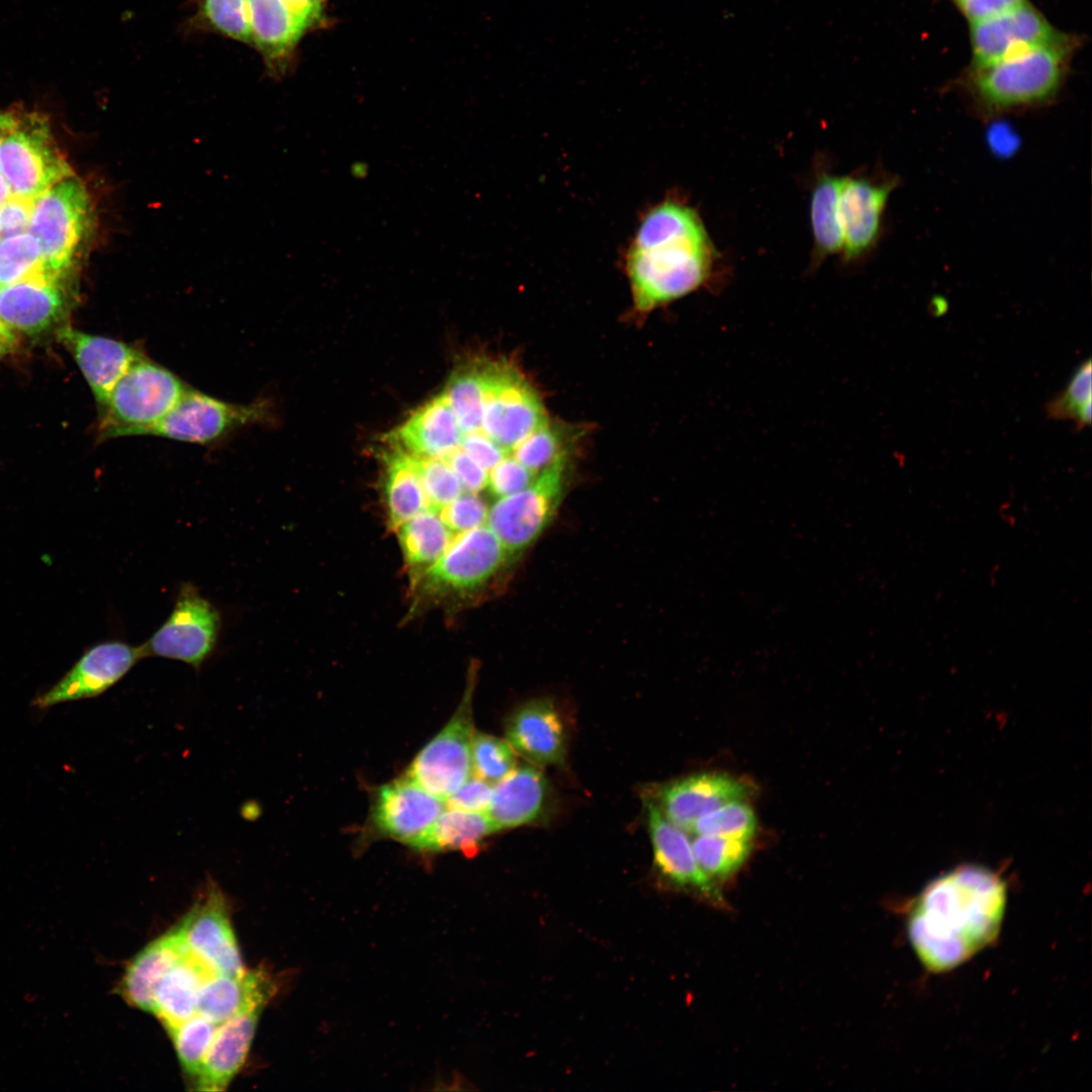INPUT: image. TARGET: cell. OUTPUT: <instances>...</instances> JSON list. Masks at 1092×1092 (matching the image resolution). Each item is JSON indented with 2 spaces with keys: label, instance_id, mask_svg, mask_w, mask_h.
Returning <instances> with one entry per match:
<instances>
[{
  "label": "cell",
  "instance_id": "1",
  "mask_svg": "<svg viewBox=\"0 0 1092 1092\" xmlns=\"http://www.w3.org/2000/svg\"><path fill=\"white\" fill-rule=\"evenodd\" d=\"M1006 888L993 872L962 866L932 881L908 918V935L923 966L949 971L990 944L998 935Z\"/></svg>",
  "mask_w": 1092,
  "mask_h": 1092
},
{
  "label": "cell",
  "instance_id": "2",
  "mask_svg": "<svg viewBox=\"0 0 1092 1092\" xmlns=\"http://www.w3.org/2000/svg\"><path fill=\"white\" fill-rule=\"evenodd\" d=\"M714 258L693 207L673 197L656 203L641 218L624 256L634 308L648 313L699 289L712 274Z\"/></svg>",
  "mask_w": 1092,
  "mask_h": 1092
},
{
  "label": "cell",
  "instance_id": "3",
  "mask_svg": "<svg viewBox=\"0 0 1092 1092\" xmlns=\"http://www.w3.org/2000/svg\"><path fill=\"white\" fill-rule=\"evenodd\" d=\"M0 172L12 195L28 199L75 176L54 139L48 117L17 108L0 110Z\"/></svg>",
  "mask_w": 1092,
  "mask_h": 1092
},
{
  "label": "cell",
  "instance_id": "4",
  "mask_svg": "<svg viewBox=\"0 0 1092 1092\" xmlns=\"http://www.w3.org/2000/svg\"><path fill=\"white\" fill-rule=\"evenodd\" d=\"M1069 40L1060 37L976 68L975 89L992 109L1030 105L1050 98L1062 81Z\"/></svg>",
  "mask_w": 1092,
  "mask_h": 1092
},
{
  "label": "cell",
  "instance_id": "5",
  "mask_svg": "<svg viewBox=\"0 0 1092 1092\" xmlns=\"http://www.w3.org/2000/svg\"><path fill=\"white\" fill-rule=\"evenodd\" d=\"M188 387L175 373L143 356L119 379L102 407L100 437L143 436L174 408Z\"/></svg>",
  "mask_w": 1092,
  "mask_h": 1092
},
{
  "label": "cell",
  "instance_id": "6",
  "mask_svg": "<svg viewBox=\"0 0 1092 1092\" xmlns=\"http://www.w3.org/2000/svg\"><path fill=\"white\" fill-rule=\"evenodd\" d=\"M92 210L89 192L75 176L34 199L28 233L39 246L47 273L60 278L73 266L91 229Z\"/></svg>",
  "mask_w": 1092,
  "mask_h": 1092
},
{
  "label": "cell",
  "instance_id": "7",
  "mask_svg": "<svg viewBox=\"0 0 1092 1092\" xmlns=\"http://www.w3.org/2000/svg\"><path fill=\"white\" fill-rule=\"evenodd\" d=\"M484 404L480 430L512 456L533 432L549 423L542 400L513 364L483 361Z\"/></svg>",
  "mask_w": 1092,
  "mask_h": 1092
},
{
  "label": "cell",
  "instance_id": "8",
  "mask_svg": "<svg viewBox=\"0 0 1092 1092\" xmlns=\"http://www.w3.org/2000/svg\"><path fill=\"white\" fill-rule=\"evenodd\" d=\"M221 629L218 610L191 582H183L167 620L142 645L143 656L179 660L199 670Z\"/></svg>",
  "mask_w": 1092,
  "mask_h": 1092
},
{
  "label": "cell",
  "instance_id": "9",
  "mask_svg": "<svg viewBox=\"0 0 1092 1092\" xmlns=\"http://www.w3.org/2000/svg\"><path fill=\"white\" fill-rule=\"evenodd\" d=\"M566 455L544 468L525 489L497 500L487 526L510 555L532 545L553 519L564 486Z\"/></svg>",
  "mask_w": 1092,
  "mask_h": 1092
},
{
  "label": "cell",
  "instance_id": "10",
  "mask_svg": "<svg viewBox=\"0 0 1092 1092\" xmlns=\"http://www.w3.org/2000/svg\"><path fill=\"white\" fill-rule=\"evenodd\" d=\"M269 404L256 399L234 403L188 387L174 408L143 436L208 445L235 431L268 421Z\"/></svg>",
  "mask_w": 1092,
  "mask_h": 1092
},
{
  "label": "cell",
  "instance_id": "11",
  "mask_svg": "<svg viewBox=\"0 0 1092 1092\" xmlns=\"http://www.w3.org/2000/svg\"><path fill=\"white\" fill-rule=\"evenodd\" d=\"M470 672L463 698L445 727L416 755L406 776L431 794L446 800L471 775L472 698Z\"/></svg>",
  "mask_w": 1092,
  "mask_h": 1092
},
{
  "label": "cell",
  "instance_id": "12",
  "mask_svg": "<svg viewBox=\"0 0 1092 1092\" xmlns=\"http://www.w3.org/2000/svg\"><path fill=\"white\" fill-rule=\"evenodd\" d=\"M510 556L494 533L483 525L459 534L415 581L425 596L469 593L493 578Z\"/></svg>",
  "mask_w": 1092,
  "mask_h": 1092
},
{
  "label": "cell",
  "instance_id": "13",
  "mask_svg": "<svg viewBox=\"0 0 1092 1092\" xmlns=\"http://www.w3.org/2000/svg\"><path fill=\"white\" fill-rule=\"evenodd\" d=\"M174 929L186 949L213 974L241 977L246 973L226 899L214 883H208L206 891Z\"/></svg>",
  "mask_w": 1092,
  "mask_h": 1092
},
{
  "label": "cell",
  "instance_id": "14",
  "mask_svg": "<svg viewBox=\"0 0 1092 1092\" xmlns=\"http://www.w3.org/2000/svg\"><path fill=\"white\" fill-rule=\"evenodd\" d=\"M445 808V800L404 775L378 789L370 820L379 836L400 841L415 849Z\"/></svg>",
  "mask_w": 1092,
  "mask_h": 1092
},
{
  "label": "cell",
  "instance_id": "15",
  "mask_svg": "<svg viewBox=\"0 0 1092 1092\" xmlns=\"http://www.w3.org/2000/svg\"><path fill=\"white\" fill-rule=\"evenodd\" d=\"M142 658L140 646L118 640L99 643L88 649L56 685L36 696L32 705L48 709L64 702L97 697L119 681Z\"/></svg>",
  "mask_w": 1092,
  "mask_h": 1092
},
{
  "label": "cell",
  "instance_id": "16",
  "mask_svg": "<svg viewBox=\"0 0 1092 1092\" xmlns=\"http://www.w3.org/2000/svg\"><path fill=\"white\" fill-rule=\"evenodd\" d=\"M752 793L753 786L742 778L704 771L659 786L652 801L670 822L685 831H692L697 820L705 814L728 802L746 800Z\"/></svg>",
  "mask_w": 1092,
  "mask_h": 1092
},
{
  "label": "cell",
  "instance_id": "17",
  "mask_svg": "<svg viewBox=\"0 0 1092 1092\" xmlns=\"http://www.w3.org/2000/svg\"><path fill=\"white\" fill-rule=\"evenodd\" d=\"M644 806L657 872L671 886L722 906V893L699 867L685 830L670 822L651 798L644 799Z\"/></svg>",
  "mask_w": 1092,
  "mask_h": 1092
},
{
  "label": "cell",
  "instance_id": "18",
  "mask_svg": "<svg viewBox=\"0 0 1092 1092\" xmlns=\"http://www.w3.org/2000/svg\"><path fill=\"white\" fill-rule=\"evenodd\" d=\"M1062 34L1026 1L996 16L971 22L976 68L1052 41Z\"/></svg>",
  "mask_w": 1092,
  "mask_h": 1092
},
{
  "label": "cell",
  "instance_id": "19",
  "mask_svg": "<svg viewBox=\"0 0 1092 1092\" xmlns=\"http://www.w3.org/2000/svg\"><path fill=\"white\" fill-rule=\"evenodd\" d=\"M510 745L532 764L560 765L566 755V725L549 699H535L518 706L505 723Z\"/></svg>",
  "mask_w": 1092,
  "mask_h": 1092
},
{
  "label": "cell",
  "instance_id": "20",
  "mask_svg": "<svg viewBox=\"0 0 1092 1092\" xmlns=\"http://www.w3.org/2000/svg\"><path fill=\"white\" fill-rule=\"evenodd\" d=\"M59 339L72 351L98 404L104 407L119 379L145 354L130 344L80 332L59 330Z\"/></svg>",
  "mask_w": 1092,
  "mask_h": 1092
},
{
  "label": "cell",
  "instance_id": "21",
  "mask_svg": "<svg viewBox=\"0 0 1092 1092\" xmlns=\"http://www.w3.org/2000/svg\"><path fill=\"white\" fill-rule=\"evenodd\" d=\"M269 1001L267 998L253 1000L217 1025L195 1082L197 1090L221 1091L226 1088L245 1062L260 1015Z\"/></svg>",
  "mask_w": 1092,
  "mask_h": 1092
},
{
  "label": "cell",
  "instance_id": "22",
  "mask_svg": "<svg viewBox=\"0 0 1092 1092\" xmlns=\"http://www.w3.org/2000/svg\"><path fill=\"white\" fill-rule=\"evenodd\" d=\"M892 186L891 183H875L867 178H843L838 211L841 252L846 260L861 256L876 243Z\"/></svg>",
  "mask_w": 1092,
  "mask_h": 1092
},
{
  "label": "cell",
  "instance_id": "23",
  "mask_svg": "<svg viewBox=\"0 0 1092 1092\" xmlns=\"http://www.w3.org/2000/svg\"><path fill=\"white\" fill-rule=\"evenodd\" d=\"M460 429L445 391L417 408L387 436V443L424 458H446L461 446Z\"/></svg>",
  "mask_w": 1092,
  "mask_h": 1092
},
{
  "label": "cell",
  "instance_id": "24",
  "mask_svg": "<svg viewBox=\"0 0 1092 1092\" xmlns=\"http://www.w3.org/2000/svg\"><path fill=\"white\" fill-rule=\"evenodd\" d=\"M496 783L486 813L497 830L533 824L547 813L550 786L534 764L515 767Z\"/></svg>",
  "mask_w": 1092,
  "mask_h": 1092
},
{
  "label": "cell",
  "instance_id": "25",
  "mask_svg": "<svg viewBox=\"0 0 1092 1092\" xmlns=\"http://www.w3.org/2000/svg\"><path fill=\"white\" fill-rule=\"evenodd\" d=\"M59 279L44 274L0 287V321L30 335L49 329L64 312Z\"/></svg>",
  "mask_w": 1092,
  "mask_h": 1092
},
{
  "label": "cell",
  "instance_id": "26",
  "mask_svg": "<svg viewBox=\"0 0 1092 1092\" xmlns=\"http://www.w3.org/2000/svg\"><path fill=\"white\" fill-rule=\"evenodd\" d=\"M251 42L269 69L281 74L308 25L295 15L284 0H248Z\"/></svg>",
  "mask_w": 1092,
  "mask_h": 1092
},
{
  "label": "cell",
  "instance_id": "27",
  "mask_svg": "<svg viewBox=\"0 0 1092 1092\" xmlns=\"http://www.w3.org/2000/svg\"><path fill=\"white\" fill-rule=\"evenodd\" d=\"M186 951L174 928L153 940L126 968L118 986L122 998L131 1006L152 1012L159 983Z\"/></svg>",
  "mask_w": 1092,
  "mask_h": 1092
},
{
  "label": "cell",
  "instance_id": "28",
  "mask_svg": "<svg viewBox=\"0 0 1092 1092\" xmlns=\"http://www.w3.org/2000/svg\"><path fill=\"white\" fill-rule=\"evenodd\" d=\"M277 989L276 980L264 970L246 972L241 977L213 974L199 990L196 1013L218 1025L251 1001L271 999Z\"/></svg>",
  "mask_w": 1092,
  "mask_h": 1092
},
{
  "label": "cell",
  "instance_id": "29",
  "mask_svg": "<svg viewBox=\"0 0 1092 1092\" xmlns=\"http://www.w3.org/2000/svg\"><path fill=\"white\" fill-rule=\"evenodd\" d=\"M213 973L188 950L159 983L152 1013L170 1030L196 1014L199 990Z\"/></svg>",
  "mask_w": 1092,
  "mask_h": 1092
},
{
  "label": "cell",
  "instance_id": "30",
  "mask_svg": "<svg viewBox=\"0 0 1092 1092\" xmlns=\"http://www.w3.org/2000/svg\"><path fill=\"white\" fill-rule=\"evenodd\" d=\"M384 499L388 527L401 524L430 508L418 471L417 457L390 446L384 452Z\"/></svg>",
  "mask_w": 1092,
  "mask_h": 1092
},
{
  "label": "cell",
  "instance_id": "31",
  "mask_svg": "<svg viewBox=\"0 0 1092 1092\" xmlns=\"http://www.w3.org/2000/svg\"><path fill=\"white\" fill-rule=\"evenodd\" d=\"M498 831L487 813L445 809L415 848L419 851L477 853L483 840Z\"/></svg>",
  "mask_w": 1092,
  "mask_h": 1092
},
{
  "label": "cell",
  "instance_id": "32",
  "mask_svg": "<svg viewBox=\"0 0 1092 1092\" xmlns=\"http://www.w3.org/2000/svg\"><path fill=\"white\" fill-rule=\"evenodd\" d=\"M396 532L414 577L433 565L453 541V533L431 508L401 524Z\"/></svg>",
  "mask_w": 1092,
  "mask_h": 1092
},
{
  "label": "cell",
  "instance_id": "33",
  "mask_svg": "<svg viewBox=\"0 0 1092 1092\" xmlns=\"http://www.w3.org/2000/svg\"><path fill=\"white\" fill-rule=\"evenodd\" d=\"M843 178L822 174L812 192L811 225L819 258L842 250L838 201Z\"/></svg>",
  "mask_w": 1092,
  "mask_h": 1092
},
{
  "label": "cell",
  "instance_id": "34",
  "mask_svg": "<svg viewBox=\"0 0 1092 1092\" xmlns=\"http://www.w3.org/2000/svg\"><path fill=\"white\" fill-rule=\"evenodd\" d=\"M444 391L463 434L480 430L485 394L483 361L459 367Z\"/></svg>",
  "mask_w": 1092,
  "mask_h": 1092
},
{
  "label": "cell",
  "instance_id": "35",
  "mask_svg": "<svg viewBox=\"0 0 1092 1092\" xmlns=\"http://www.w3.org/2000/svg\"><path fill=\"white\" fill-rule=\"evenodd\" d=\"M701 870L716 884L735 875L750 855L751 840L699 834L692 841Z\"/></svg>",
  "mask_w": 1092,
  "mask_h": 1092
},
{
  "label": "cell",
  "instance_id": "36",
  "mask_svg": "<svg viewBox=\"0 0 1092 1092\" xmlns=\"http://www.w3.org/2000/svg\"><path fill=\"white\" fill-rule=\"evenodd\" d=\"M44 274L49 273L32 235L22 233L0 239V287Z\"/></svg>",
  "mask_w": 1092,
  "mask_h": 1092
},
{
  "label": "cell",
  "instance_id": "37",
  "mask_svg": "<svg viewBox=\"0 0 1092 1092\" xmlns=\"http://www.w3.org/2000/svg\"><path fill=\"white\" fill-rule=\"evenodd\" d=\"M1091 367L1090 359L1084 361L1073 374L1067 387L1046 403L1045 411L1049 418L1073 421L1078 430L1091 424Z\"/></svg>",
  "mask_w": 1092,
  "mask_h": 1092
},
{
  "label": "cell",
  "instance_id": "38",
  "mask_svg": "<svg viewBox=\"0 0 1092 1092\" xmlns=\"http://www.w3.org/2000/svg\"><path fill=\"white\" fill-rule=\"evenodd\" d=\"M217 1024L199 1014L168 1030L184 1073L194 1083L198 1079L203 1062Z\"/></svg>",
  "mask_w": 1092,
  "mask_h": 1092
},
{
  "label": "cell",
  "instance_id": "39",
  "mask_svg": "<svg viewBox=\"0 0 1092 1092\" xmlns=\"http://www.w3.org/2000/svg\"><path fill=\"white\" fill-rule=\"evenodd\" d=\"M756 830L757 819L752 808L746 800H734L699 818L691 832L751 840Z\"/></svg>",
  "mask_w": 1092,
  "mask_h": 1092
},
{
  "label": "cell",
  "instance_id": "40",
  "mask_svg": "<svg viewBox=\"0 0 1092 1092\" xmlns=\"http://www.w3.org/2000/svg\"><path fill=\"white\" fill-rule=\"evenodd\" d=\"M471 763L475 776L496 783L516 767V754L509 742L482 732H473Z\"/></svg>",
  "mask_w": 1092,
  "mask_h": 1092
},
{
  "label": "cell",
  "instance_id": "41",
  "mask_svg": "<svg viewBox=\"0 0 1092 1092\" xmlns=\"http://www.w3.org/2000/svg\"><path fill=\"white\" fill-rule=\"evenodd\" d=\"M417 462L421 482L431 509L439 512L463 492L458 476L445 458L417 457Z\"/></svg>",
  "mask_w": 1092,
  "mask_h": 1092
},
{
  "label": "cell",
  "instance_id": "42",
  "mask_svg": "<svg viewBox=\"0 0 1092 1092\" xmlns=\"http://www.w3.org/2000/svg\"><path fill=\"white\" fill-rule=\"evenodd\" d=\"M566 455L558 429L550 423L528 436L512 453V456L535 473Z\"/></svg>",
  "mask_w": 1092,
  "mask_h": 1092
},
{
  "label": "cell",
  "instance_id": "43",
  "mask_svg": "<svg viewBox=\"0 0 1092 1092\" xmlns=\"http://www.w3.org/2000/svg\"><path fill=\"white\" fill-rule=\"evenodd\" d=\"M201 13L216 31L251 42L248 0H201Z\"/></svg>",
  "mask_w": 1092,
  "mask_h": 1092
},
{
  "label": "cell",
  "instance_id": "44",
  "mask_svg": "<svg viewBox=\"0 0 1092 1092\" xmlns=\"http://www.w3.org/2000/svg\"><path fill=\"white\" fill-rule=\"evenodd\" d=\"M488 510L477 493L466 491L443 507L438 514L453 534H461L483 526Z\"/></svg>",
  "mask_w": 1092,
  "mask_h": 1092
},
{
  "label": "cell",
  "instance_id": "45",
  "mask_svg": "<svg viewBox=\"0 0 1092 1092\" xmlns=\"http://www.w3.org/2000/svg\"><path fill=\"white\" fill-rule=\"evenodd\" d=\"M538 474L508 456L488 472L487 487L497 498L509 496L529 486Z\"/></svg>",
  "mask_w": 1092,
  "mask_h": 1092
},
{
  "label": "cell",
  "instance_id": "46",
  "mask_svg": "<svg viewBox=\"0 0 1092 1092\" xmlns=\"http://www.w3.org/2000/svg\"><path fill=\"white\" fill-rule=\"evenodd\" d=\"M492 788L490 783L475 775L470 776L445 802L449 808L485 813L490 804Z\"/></svg>",
  "mask_w": 1092,
  "mask_h": 1092
},
{
  "label": "cell",
  "instance_id": "47",
  "mask_svg": "<svg viewBox=\"0 0 1092 1092\" xmlns=\"http://www.w3.org/2000/svg\"><path fill=\"white\" fill-rule=\"evenodd\" d=\"M445 459L458 476L463 489L469 492L478 493L487 487L488 472L461 446Z\"/></svg>",
  "mask_w": 1092,
  "mask_h": 1092
},
{
  "label": "cell",
  "instance_id": "48",
  "mask_svg": "<svg viewBox=\"0 0 1092 1092\" xmlns=\"http://www.w3.org/2000/svg\"><path fill=\"white\" fill-rule=\"evenodd\" d=\"M33 201L34 199L11 194L0 206V239L28 230Z\"/></svg>",
  "mask_w": 1092,
  "mask_h": 1092
},
{
  "label": "cell",
  "instance_id": "49",
  "mask_svg": "<svg viewBox=\"0 0 1092 1092\" xmlns=\"http://www.w3.org/2000/svg\"><path fill=\"white\" fill-rule=\"evenodd\" d=\"M461 447L487 472L510 456L481 430L464 434Z\"/></svg>",
  "mask_w": 1092,
  "mask_h": 1092
},
{
  "label": "cell",
  "instance_id": "50",
  "mask_svg": "<svg viewBox=\"0 0 1092 1092\" xmlns=\"http://www.w3.org/2000/svg\"><path fill=\"white\" fill-rule=\"evenodd\" d=\"M970 22L984 20L1021 4L1025 0H956Z\"/></svg>",
  "mask_w": 1092,
  "mask_h": 1092
},
{
  "label": "cell",
  "instance_id": "51",
  "mask_svg": "<svg viewBox=\"0 0 1092 1092\" xmlns=\"http://www.w3.org/2000/svg\"><path fill=\"white\" fill-rule=\"evenodd\" d=\"M284 2L309 27L322 17L326 0H284Z\"/></svg>",
  "mask_w": 1092,
  "mask_h": 1092
},
{
  "label": "cell",
  "instance_id": "52",
  "mask_svg": "<svg viewBox=\"0 0 1092 1092\" xmlns=\"http://www.w3.org/2000/svg\"><path fill=\"white\" fill-rule=\"evenodd\" d=\"M350 174L355 179H365L369 174V165L363 161H357L351 164Z\"/></svg>",
  "mask_w": 1092,
  "mask_h": 1092
},
{
  "label": "cell",
  "instance_id": "53",
  "mask_svg": "<svg viewBox=\"0 0 1092 1092\" xmlns=\"http://www.w3.org/2000/svg\"><path fill=\"white\" fill-rule=\"evenodd\" d=\"M11 190L8 182L0 172V206L10 197Z\"/></svg>",
  "mask_w": 1092,
  "mask_h": 1092
}]
</instances>
